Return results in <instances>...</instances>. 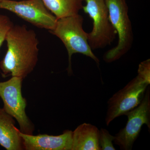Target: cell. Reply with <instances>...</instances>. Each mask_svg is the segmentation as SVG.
Instances as JSON below:
<instances>
[{
  "instance_id": "1",
  "label": "cell",
  "mask_w": 150,
  "mask_h": 150,
  "mask_svg": "<svg viewBox=\"0 0 150 150\" xmlns=\"http://www.w3.org/2000/svg\"><path fill=\"white\" fill-rule=\"evenodd\" d=\"M6 41L7 50L0 62L2 75L23 80L33 71L38 62L39 41L36 33L24 25H14Z\"/></svg>"
},
{
  "instance_id": "2",
  "label": "cell",
  "mask_w": 150,
  "mask_h": 150,
  "mask_svg": "<svg viewBox=\"0 0 150 150\" xmlns=\"http://www.w3.org/2000/svg\"><path fill=\"white\" fill-rule=\"evenodd\" d=\"M150 84V60L141 62L136 77L109 98L105 123L108 126L113 120L126 115L142 101Z\"/></svg>"
},
{
  "instance_id": "3",
  "label": "cell",
  "mask_w": 150,
  "mask_h": 150,
  "mask_svg": "<svg viewBox=\"0 0 150 150\" xmlns=\"http://www.w3.org/2000/svg\"><path fill=\"white\" fill-rule=\"evenodd\" d=\"M83 18L79 14L58 19L54 29L49 31L64 43L69 56L67 70L71 74V58L73 54H81L90 57L99 66V60L93 52L89 45L88 33L83 28Z\"/></svg>"
},
{
  "instance_id": "4",
  "label": "cell",
  "mask_w": 150,
  "mask_h": 150,
  "mask_svg": "<svg viewBox=\"0 0 150 150\" xmlns=\"http://www.w3.org/2000/svg\"><path fill=\"white\" fill-rule=\"evenodd\" d=\"M105 1L110 23L118 38L117 45L103 55L104 62L110 63L121 59L130 51L133 44L134 34L126 0H105Z\"/></svg>"
},
{
  "instance_id": "5",
  "label": "cell",
  "mask_w": 150,
  "mask_h": 150,
  "mask_svg": "<svg viewBox=\"0 0 150 150\" xmlns=\"http://www.w3.org/2000/svg\"><path fill=\"white\" fill-rule=\"evenodd\" d=\"M82 9L93 21L91 32L88 33V43L92 50L102 49L111 45L117 32L109 19L105 0H84Z\"/></svg>"
},
{
  "instance_id": "6",
  "label": "cell",
  "mask_w": 150,
  "mask_h": 150,
  "mask_svg": "<svg viewBox=\"0 0 150 150\" xmlns=\"http://www.w3.org/2000/svg\"><path fill=\"white\" fill-rule=\"evenodd\" d=\"M23 81L21 78L12 77L6 81L0 82V97L4 103L3 108L16 120L21 132L32 135L35 127L25 112L27 100L22 94Z\"/></svg>"
},
{
  "instance_id": "7",
  "label": "cell",
  "mask_w": 150,
  "mask_h": 150,
  "mask_svg": "<svg viewBox=\"0 0 150 150\" xmlns=\"http://www.w3.org/2000/svg\"><path fill=\"white\" fill-rule=\"evenodd\" d=\"M0 9L10 11L35 27L48 31L54 29L58 19L42 0H0Z\"/></svg>"
},
{
  "instance_id": "8",
  "label": "cell",
  "mask_w": 150,
  "mask_h": 150,
  "mask_svg": "<svg viewBox=\"0 0 150 150\" xmlns=\"http://www.w3.org/2000/svg\"><path fill=\"white\" fill-rule=\"evenodd\" d=\"M150 90L148 86L140 104L126 114L128 120L126 126L115 136L113 142L121 150H132L143 125L146 124L150 131Z\"/></svg>"
},
{
  "instance_id": "9",
  "label": "cell",
  "mask_w": 150,
  "mask_h": 150,
  "mask_svg": "<svg viewBox=\"0 0 150 150\" xmlns=\"http://www.w3.org/2000/svg\"><path fill=\"white\" fill-rule=\"evenodd\" d=\"M73 131L67 130L59 136L47 134L33 135L21 133L24 150H72Z\"/></svg>"
},
{
  "instance_id": "10",
  "label": "cell",
  "mask_w": 150,
  "mask_h": 150,
  "mask_svg": "<svg viewBox=\"0 0 150 150\" xmlns=\"http://www.w3.org/2000/svg\"><path fill=\"white\" fill-rule=\"evenodd\" d=\"M20 133L13 117L0 108V145L7 150H24Z\"/></svg>"
},
{
  "instance_id": "11",
  "label": "cell",
  "mask_w": 150,
  "mask_h": 150,
  "mask_svg": "<svg viewBox=\"0 0 150 150\" xmlns=\"http://www.w3.org/2000/svg\"><path fill=\"white\" fill-rule=\"evenodd\" d=\"M98 128L84 123L73 131L72 150H100Z\"/></svg>"
},
{
  "instance_id": "12",
  "label": "cell",
  "mask_w": 150,
  "mask_h": 150,
  "mask_svg": "<svg viewBox=\"0 0 150 150\" xmlns=\"http://www.w3.org/2000/svg\"><path fill=\"white\" fill-rule=\"evenodd\" d=\"M57 19L74 15L82 9L84 0H42Z\"/></svg>"
},
{
  "instance_id": "13",
  "label": "cell",
  "mask_w": 150,
  "mask_h": 150,
  "mask_svg": "<svg viewBox=\"0 0 150 150\" xmlns=\"http://www.w3.org/2000/svg\"><path fill=\"white\" fill-rule=\"evenodd\" d=\"M115 136H112L106 129L101 128L99 131V144L100 150H115L113 146Z\"/></svg>"
},
{
  "instance_id": "14",
  "label": "cell",
  "mask_w": 150,
  "mask_h": 150,
  "mask_svg": "<svg viewBox=\"0 0 150 150\" xmlns=\"http://www.w3.org/2000/svg\"><path fill=\"white\" fill-rule=\"evenodd\" d=\"M13 25V23L9 17L0 14V48L5 41L9 31Z\"/></svg>"
}]
</instances>
